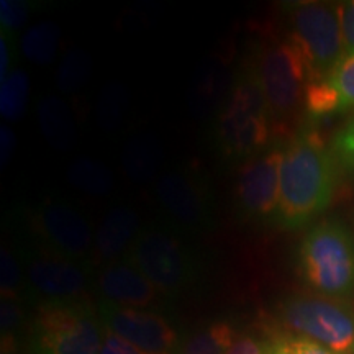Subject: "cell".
<instances>
[{"mask_svg":"<svg viewBox=\"0 0 354 354\" xmlns=\"http://www.w3.org/2000/svg\"><path fill=\"white\" fill-rule=\"evenodd\" d=\"M282 325L336 354L354 353V310L339 299L294 295L279 308Z\"/></svg>","mask_w":354,"mask_h":354,"instance_id":"cell-9","label":"cell"},{"mask_svg":"<svg viewBox=\"0 0 354 354\" xmlns=\"http://www.w3.org/2000/svg\"><path fill=\"white\" fill-rule=\"evenodd\" d=\"M227 354H266V344L253 336L240 335L230 346Z\"/></svg>","mask_w":354,"mask_h":354,"instance_id":"cell-33","label":"cell"},{"mask_svg":"<svg viewBox=\"0 0 354 354\" xmlns=\"http://www.w3.org/2000/svg\"><path fill=\"white\" fill-rule=\"evenodd\" d=\"M162 295H174L192 287L201 277V264L189 243L176 230L146 227L125 256Z\"/></svg>","mask_w":354,"mask_h":354,"instance_id":"cell-6","label":"cell"},{"mask_svg":"<svg viewBox=\"0 0 354 354\" xmlns=\"http://www.w3.org/2000/svg\"><path fill=\"white\" fill-rule=\"evenodd\" d=\"M24 264L28 302L59 304L86 300L94 286L91 266L26 243L17 250Z\"/></svg>","mask_w":354,"mask_h":354,"instance_id":"cell-7","label":"cell"},{"mask_svg":"<svg viewBox=\"0 0 354 354\" xmlns=\"http://www.w3.org/2000/svg\"><path fill=\"white\" fill-rule=\"evenodd\" d=\"M159 156H161V151L156 141L136 136V140L127 146L125 151V167L128 174L133 180H148L156 171Z\"/></svg>","mask_w":354,"mask_h":354,"instance_id":"cell-21","label":"cell"},{"mask_svg":"<svg viewBox=\"0 0 354 354\" xmlns=\"http://www.w3.org/2000/svg\"><path fill=\"white\" fill-rule=\"evenodd\" d=\"M238 336L232 323L212 322L185 336L177 348V354H227Z\"/></svg>","mask_w":354,"mask_h":354,"instance_id":"cell-17","label":"cell"},{"mask_svg":"<svg viewBox=\"0 0 354 354\" xmlns=\"http://www.w3.org/2000/svg\"><path fill=\"white\" fill-rule=\"evenodd\" d=\"M99 354H151V353L143 351V349L135 346V344L128 343L127 339L122 338V336L115 335L113 331L105 328L104 343H102Z\"/></svg>","mask_w":354,"mask_h":354,"instance_id":"cell-31","label":"cell"},{"mask_svg":"<svg viewBox=\"0 0 354 354\" xmlns=\"http://www.w3.org/2000/svg\"><path fill=\"white\" fill-rule=\"evenodd\" d=\"M289 25L290 38L307 63L310 81L328 76L344 56L339 3H295L289 8Z\"/></svg>","mask_w":354,"mask_h":354,"instance_id":"cell-8","label":"cell"},{"mask_svg":"<svg viewBox=\"0 0 354 354\" xmlns=\"http://www.w3.org/2000/svg\"><path fill=\"white\" fill-rule=\"evenodd\" d=\"M339 19H342L344 56L354 55V2L339 3Z\"/></svg>","mask_w":354,"mask_h":354,"instance_id":"cell-30","label":"cell"},{"mask_svg":"<svg viewBox=\"0 0 354 354\" xmlns=\"http://www.w3.org/2000/svg\"><path fill=\"white\" fill-rule=\"evenodd\" d=\"M0 289L2 299L28 300L26 299V281L24 264L17 251L2 246L0 251Z\"/></svg>","mask_w":354,"mask_h":354,"instance_id":"cell-23","label":"cell"},{"mask_svg":"<svg viewBox=\"0 0 354 354\" xmlns=\"http://www.w3.org/2000/svg\"><path fill=\"white\" fill-rule=\"evenodd\" d=\"M342 102V112L354 109V55L344 56L326 77Z\"/></svg>","mask_w":354,"mask_h":354,"instance_id":"cell-24","label":"cell"},{"mask_svg":"<svg viewBox=\"0 0 354 354\" xmlns=\"http://www.w3.org/2000/svg\"><path fill=\"white\" fill-rule=\"evenodd\" d=\"M154 196L176 232L201 234L215 225L214 196L203 177L167 172L158 179Z\"/></svg>","mask_w":354,"mask_h":354,"instance_id":"cell-12","label":"cell"},{"mask_svg":"<svg viewBox=\"0 0 354 354\" xmlns=\"http://www.w3.org/2000/svg\"><path fill=\"white\" fill-rule=\"evenodd\" d=\"M30 79L24 69H13L0 86V113L8 122L24 117L28 104Z\"/></svg>","mask_w":354,"mask_h":354,"instance_id":"cell-20","label":"cell"},{"mask_svg":"<svg viewBox=\"0 0 354 354\" xmlns=\"http://www.w3.org/2000/svg\"><path fill=\"white\" fill-rule=\"evenodd\" d=\"M99 315L105 328L122 336L128 343L135 344L151 354H172L179 348V335L174 326L151 310L123 307L107 300L97 304Z\"/></svg>","mask_w":354,"mask_h":354,"instance_id":"cell-13","label":"cell"},{"mask_svg":"<svg viewBox=\"0 0 354 354\" xmlns=\"http://www.w3.org/2000/svg\"><path fill=\"white\" fill-rule=\"evenodd\" d=\"M68 180L88 196H107L112 192L115 184L113 172L102 162L88 158L76 159L69 166Z\"/></svg>","mask_w":354,"mask_h":354,"instance_id":"cell-19","label":"cell"},{"mask_svg":"<svg viewBox=\"0 0 354 354\" xmlns=\"http://www.w3.org/2000/svg\"><path fill=\"white\" fill-rule=\"evenodd\" d=\"M0 354H19L15 336H2V351Z\"/></svg>","mask_w":354,"mask_h":354,"instance_id":"cell-35","label":"cell"},{"mask_svg":"<svg viewBox=\"0 0 354 354\" xmlns=\"http://www.w3.org/2000/svg\"><path fill=\"white\" fill-rule=\"evenodd\" d=\"M284 146L274 143L258 156L243 162L234 183V207L251 223H276L281 196V165Z\"/></svg>","mask_w":354,"mask_h":354,"instance_id":"cell-11","label":"cell"},{"mask_svg":"<svg viewBox=\"0 0 354 354\" xmlns=\"http://www.w3.org/2000/svg\"><path fill=\"white\" fill-rule=\"evenodd\" d=\"M109 95L102 97V104L99 109V120L102 127L113 128L117 127L118 120L123 115V99H125V94H123V88L112 86L109 88Z\"/></svg>","mask_w":354,"mask_h":354,"instance_id":"cell-28","label":"cell"},{"mask_svg":"<svg viewBox=\"0 0 354 354\" xmlns=\"http://www.w3.org/2000/svg\"><path fill=\"white\" fill-rule=\"evenodd\" d=\"M331 151L336 162L344 171H354V118L335 135Z\"/></svg>","mask_w":354,"mask_h":354,"instance_id":"cell-26","label":"cell"},{"mask_svg":"<svg viewBox=\"0 0 354 354\" xmlns=\"http://www.w3.org/2000/svg\"><path fill=\"white\" fill-rule=\"evenodd\" d=\"M338 162L320 135L307 125L284 145L276 225L299 230L330 207Z\"/></svg>","mask_w":354,"mask_h":354,"instance_id":"cell-1","label":"cell"},{"mask_svg":"<svg viewBox=\"0 0 354 354\" xmlns=\"http://www.w3.org/2000/svg\"><path fill=\"white\" fill-rule=\"evenodd\" d=\"M274 122L250 57L241 61L223 104L216 110L212 141L227 162H245L271 148Z\"/></svg>","mask_w":354,"mask_h":354,"instance_id":"cell-2","label":"cell"},{"mask_svg":"<svg viewBox=\"0 0 354 354\" xmlns=\"http://www.w3.org/2000/svg\"><path fill=\"white\" fill-rule=\"evenodd\" d=\"M248 57L259 79L274 128H279L304 107L305 88L310 81L305 57L290 35L256 43Z\"/></svg>","mask_w":354,"mask_h":354,"instance_id":"cell-4","label":"cell"},{"mask_svg":"<svg viewBox=\"0 0 354 354\" xmlns=\"http://www.w3.org/2000/svg\"><path fill=\"white\" fill-rule=\"evenodd\" d=\"M59 38V26L55 21H39L30 26L21 37V55L35 64H50L56 57Z\"/></svg>","mask_w":354,"mask_h":354,"instance_id":"cell-18","label":"cell"},{"mask_svg":"<svg viewBox=\"0 0 354 354\" xmlns=\"http://www.w3.org/2000/svg\"><path fill=\"white\" fill-rule=\"evenodd\" d=\"M15 133L8 127L0 128V159H2V167H6L10 161L13 149H15Z\"/></svg>","mask_w":354,"mask_h":354,"instance_id":"cell-34","label":"cell"},{"mask_svg":"<svg viewBox=\"0 0 354 354\" xmlns=\"http://www.w3.org/2000/svg\"><path fill=\"white\" fill-rule=\"evenodd\" d=\"M13 61V33L2 30L0 35V81H3L12 73Z\"/></svg>","mask_w":354,"mask_h":354,"instance_id":"cell-32","label":"cell"},{"mask_svg":"<svg viewBox=\"0 0 354 354\" xmlns=\"http://www.w3.org/2000/svg\"><path fill=\"white\" fill-rule=\"evenodd\" d=\"M140 216L131 207L115 205L100 221L95 232L94 259L99 263H117L127 256L140 234Z\"/></svg>","mask_w":354,"mask_h":354,"instance_id":"cell-15","label":"cell"},{"mask_svg":"<svg viewBox=\"0 0 354 354\" xmlns=\"http://www.w3.org/2000/svg\"><path fill=\"white\" fill-rule=\"evenodd\" d=\"M297 269L305 284L323 297L343 299L354 292V238L338 220L318 223L297 251Z\"/></svg>","mask_w":354,"mask_h":354,"instance_id":"cell-3","label":"cell"},{"mask_svg":"<svg viewBox=\"0 0 354 354\" xmlns=\"http://www.w3.org/2000/svg\"><path fill=\"white\" fill-rule=\"evenodd\" d=\"M24 325V302L21 300L2 299V304H0V330H2V336H17Z\"/></svg>","mask_w":354,"mask_h":354,"instance_id":"cell-27","label":"cell"},{"mask_svg":"<svg viewBox=\"0 0 354 354\" xmlns=\"http://www.w3.org/2000/svg\"><path fill=\"white\" fill-rule=\"evenodd\" d=\"M33 245L86 263L94 258L95 236L87 216L63 198H48L30 216Z\"/></svg>","mask_w":354,"mask_h":354,"instance_id":"cell-10","label":"cell"},{"mask_svg":"<svg viewBox=\"0 0 354 354\" xmlns=\"http://www.w3.org/2000/svg\"><path fill=\"white\" fill-rule=\"evenodd\" d=\"M37 117L44 138L53 148L66 151L76 143V125L68 105L56 97H43L38 102Z\"/></svg>","mask_w":354,"mask_h":354,"instance_id":"cell-16","label":"cell"},{"mask_svg":"<svg viewBox=\"0 0 354 354\" xmlns=\"http://www.w3.org/2000/svg\"><path fill=\"white\" fill-rule=\"evenodd\" d=\"M91 56L82 48H73L63 57L56 74L57 88L64 94H73L87 82L91 76Z\"/></svg>","mask_w":354,"mask_h":354,"instance_id":"cell-22","label":"cell"},{"mask_svg":"<svg viewBox=\"0 0 354 354\" xmlns=\"http://www.w3.org/2000/svg\"><path fill=\"white\" fill-rule=\"evenodd\" d=\"M94 287L102 300L133 308H151L162 294L128 261L105 264L94 276Z\"/></svg>","mask_w":354,"mask_h":354,"instance_id":"cell-14","label":"cell"},{"mask_svg":"<svg viewBox=\"0 0 354 354\" xmlns=\"http://www.w3.org/2000/svg\"><path fill=\"white\" fill-rule=\"evenodd\" d=\"M266 344V354H336L331 349L325 348L323 344L313 342L308 338H277L272 343Z\"/></svg>","mask_w":354,"mask_h":354,"instance_id":"cell-25","label":"cell"},{"mask_svg":"<svg viewBox=\"0 0 354 354\" xmlns=\"http://www.w3.org/2000/svg\"><path fill=\"white\" fill-rule=\"evenodd\" d=\"M28 333L33 354H99L105 325L87 300L39 304Z\"/></svg>","mask_w":354,"mask_h":354,"instance_id":"cell-5","label":"cell"},{"mask_svg":"<svg viewBox=\"0 0 354 354\" xmlns=\"http://www.w3.org/2000/svg\"><path fill=\"white\" fill-rule=\"evenodd\" d=\"M30 7L28 2H20V0H2L0 2V24H2V30L6 32H15L20 28L28 19Z\"/></svg>","mask_w":354,"mask_h":354,"instance_id":"cell-29","label":"cell"}]
</instances>
